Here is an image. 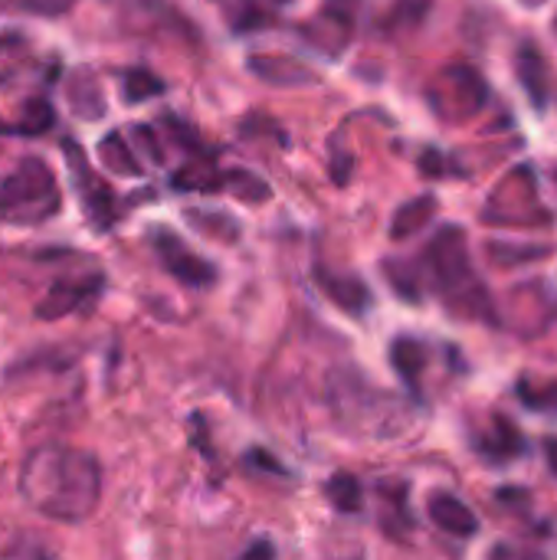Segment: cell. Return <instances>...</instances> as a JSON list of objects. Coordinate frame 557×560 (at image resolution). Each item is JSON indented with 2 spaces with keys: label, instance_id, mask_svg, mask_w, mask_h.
I'll return each mask as SVG.
<instances>
[{
  "label": "cell",
  "instance_id": "1",
  "mask_svg": "<svg viewBox=\"0 0 557 560\" xmlns=\"http://www.w3.org/2000/svg\"><path fill=\"white\" fill-rule=\"evenodd\" d=\"M20 495L43 518L79 525L102 499V466L92 453L39 446L20 466Z\"/></svg>",
  "mask_w": 557,
  "mask_h": 560
},
{
  "label": "cell",
  "instance_id": "2",
  "mask_svg": "<svg viewBox=\"0 0 557 560\" xmlns=\"http://www.w3.org/2000/svg\"><path fill=\"white\" fill-rule=\"evenodd\" d=\"M423 285H430L453 315L463 318H489V289L479 282L473 262H469V246L466 233L460 226H443L430 240L423 259L417 262Z\"/></svg>",
  "mask_w": 557,
  "mask_h": 560
},
{
  "label": "cell",
  "instance_id": "3",
  "mask_svg": "<svg viewBox=\"0 0 557 560\" xmlns=\"http://www.w3.org/2000/svg\"><path fill=\"white\" fill-rule=\"evenodd\" d=\"M62 194L43 158H26L13 174L0 180V223L7 226H39L56 217Z\"/></svg>",
  "mask_w": 557,
  "mask_h": 560
},
{
  "label": "cell",
  "instance_id": "4",
  "mask_svg": "<svg viewBox=\"0 0 557 560\" xmlns=\"http://www.w3.org/2000/svg\"><path fill=\"white\" fill-rule=\"evenodd\" d=\"M427 102L443 121H469L473 115H479L486 108L489 85L479 69H473L466 62H453L430 82Z\"/></svg>",
  "mask_w": 557,
  "mask_h": 560
},
{
  "label": "cell",
  "instance_id": "5",
  "mask_svg": "<svg viewBox=\"0 0 557 560\" xmlns=\"http://www.w3.org/2000/svg\"><path fill=\"white\" fill-rule=\"evenodd\" d=\"M62 154H66V161H69V174H72V180H76V187H79V200H82V207H85L92 226H95L98 233L112 230V226L118 223V197H115V190L89 167L85 151H82L72 138L62 141Z\"/></svg>",
  "mask_w": 557,
  "mask_h": 560
},
{
  "label": "cell",
  "instance_id": "6",
  "mask_svg": "<svg viewBox=\"0 0 557 560\" xmlns=\"http://www.w3.org/2000/svg\"><path fill=\"white\" fill-rule=\"evenodd\" d=\"M151 243H154V253L158 259L164 262V269L187 289H210L217 282V266L207 262L204 256H197L194 249L184 246V240L171 230H154L151 233Z\"/></svg>",
  "mask_w": 557,
  "mask_h": 560
},
{
  "label": "cell",
  "instance_id": "7",
  "mask_svg": "<svg viewBox=\"0 0 557 560\" xmlns=\"http://www.w3.org/2000/svg\"><path fill=\"white\" fill-rule=\"evenodd\" d=\"M299 33H302V39H305L315 52H322V56H328V59H338V56L351 46L355 16H351L348 10H341V7H325V10H318L315 16H309V20L299 26Z\"/></svg>",
  "mask_w": 557,
  "mask_h": 560
},
{
  "label": "cell",
  "instance_id": "8",
  "mask_svg": "<svg viewBox=\"0 0 557 560\" xmlns=\"http://www.w3.org/2000/svg\"><path fill=\"white\" fill-rule=\"evenodd\" d=\"M102 289H105V279H102V276H89V279H56V282L49 285V292L39 299L36 318H43V322L66 318V315H72L76 308H82L89 299H95Z\"/></svg>",
  "mask_w": 557,
  "mask_h": 560
},
{
  "label": "cell",
  "instance_id": "9",
  "mask_svg": "<svg viewBox=\"0 0 557 560\" xmlns=\"http://www.w3.org/2000/svg\"><path fill=\"white\" fill-rule=\"evenodd\" d=\"M515 72H519V82H522L525 98L532 102V108L535 112H548V105H552V69H548V59L532 43L519 46Z\"/></svg>",
  "mask_w": 557,
  "mask_h": 560
},
{
  "label": "cell",
  "instance_id": "10",
  "mask_svg": "<svg viewBox=\"0 0 557 560\" xmlns=\"http://www.w3.org/2000/svg\"><path fill=\"white\" fill-rule=\"evenodd\" d=\"M250 72L269 85H279V89H302V85H315L318 82V72H312L305 62L292 59V56H279V52H269V56H250L246 59Z\"/></svg>",
  "mask_w": 557,
  "mask_h": 560
},
{
  "label": "cell",
  "instance_id": "11",
  "mask_svg": "<svg viewBox=\"0 0 557 560\" xmlns=\"http://www.w3.org/2000/svg\"><path fill=\"white\" fill-rule=\"evenodd\" d=\"M315 282L322 285V292L348 315H364L371 308V289L364 279L351 276V272H328V269H315Z\"/></svg>",
  "mask_w": 557,
  "mask_h": 560
},
{
  "label": "cell",
  "instance_id": "12",
  "mask_svg": "<svg viewBox=\"0 0 557 560\" xmlns=\"http://www.w3.org/2000/svg\"><path fill=\"white\" fill-rule=\"evenodd\" d=\"M427 512H430V522H433L440 532L453 535V538H476V532H479L476 512H473L463 499H456V495H450V492L430 495Z\"/></svg>",
  "mask_w": 557,
  "mask_h": 560
},
{
  "label": "cell",
  "instance_id": "13",
  "mask_svg": "<svg viewBox=\"0 0 557 560\" xmlns=\"http://www.w3.org/2000/svg\"><path fill=\"white\" fill-rule=\"evenodd\" d=\"M476 450L489 463H512V459L525 456L529 443H525V436L506 417H496L492 420V430H486V436L476 440Z\"/></svg>",
  "mask_w": 557,
  "mask_h": 560
},
{
  "label": "cell",
  "instance_id": "14",
  "mask_svg": "<svg viewBox=\"0 0 557 560\" xmlns=\"http://www.w3.org/2000/svg\"><path fill=\"white\" fill-rule=\"evenodd\" d=\"M171 187L190 190V194H213V190H223V171L210 158H194L174 171Z\"/></svg>",
  "mask_w": 557,
  "mask_h": 560
},
{
  "label": "cell",
  "instance_id": "15",
  "mask_svg": "<svg viewBox=\"0 0 557 560\" xmlns=\"http://www.w3.org/2000/svg\"><path fill=\"white\" fill-rule=\"evenodd\" d=\"M437 210H440V203H437V197H433V194H420V197L407 200V203L394 213L391 240L404 243V240L417 236V233H420V230L437 217Z\"/></svg>",
  "mask_w": 557,
  "mask_h": 560
},
{
  "label": "cell",
  "instance_id": "16",
  "mask_svg": "<svg viewBox=\"0 0 557 560\" xmlns=\"http://www.w3.org/2000/svg\"><path fill=\"white\" fill-rule=\"evenodd\" d=\"M98 161H102V167H108L118 177H138L144 171L141 167V158L131 151V144L121 138V131H108L98 141Z\"/></svg>",
  "mask_w": 557,
  "mask_h": 560
},
{
  "label": "cell",
  "instance_id": "17",
  "mask_svg": "<svg viewBox=\"0 0 557 560\" xmlns=\"http://www.w3.org/2000/svg\"><path fill=\"white\" fill-rule=\"evenodd\" d=\"M427 361H430V351H427V345L417 341V338H397V341L391 345V364H394V371H397L410 387L420 384V377H423V371H427Z\"/></svg>",
  "mask_w": 557,
  "mask_h": 560
},
{
  "label": "cell",
  "instance_id": "18",
  "mask_svg": "<svg viewBox=\"0 0 557 560\" xmlns=\"http://www.w3.org/2000/svg\"><path fill=\"white\" fill-rule=\"evenodd\" d=\"M223 190H230L236 200H243V203H250V207L266 203V200L272 197V187H269L259 174H253V171H246V167L223 171Z\"/></svg>",
  "mask_w": 557,
  "mask_h": 560
},
{
  "label": "cell",
  "instance_id": "19",
  "mask_svg": "<svg viewBox=\"0 0 557 560\" xmlns=\"http://www.w3.org/2000/svg\"><path fill=\"white\" fill-rule=\"evenodd\" d=\"M56 121V112L46 98H30L26 108H23V121L20 125H7L0 121V135H23V138H36V135H46Z\"/></svg>",
  "mask_w": 557,
  "mask_h": 560
},
{
  "label": "cell",
  "instance_id": "20",
  "mask_svg": "<svg viewBox=\"0 0 557 560\" xmlns=\"http://www.w3.org/2000/svg\"><path fill=\"white\" fill-rule=\"evenodd\" d=\"M325 499H328L338 512L358 515L361 505H364V489H361V482H358L351 472H335V476L325 482Z\"/></svg>",
  "mask_w": 557,
  "mask_h": 560
},
{
  "label": "cell",
  "instance_id": "21",
  "mask_svg": "<svg viewBox=\"0 0 557 560\" xmlns=\"http://www.w3.org/2000/svg\"><path fill=\"white\" fill-rule=\"evenodd\" d=\"M427 13H430V0H401V3L391 7V13L381 23V30L387 36H407V33L420 30V23L427 20Z\"/></svg>",
  "mask_w": 557,
  "mask_h": 560
},
{
  "label": "cell",
  "instance_id": "22",
  "mask_svg": "<svg viewBox=\"0 0 557 560\" xmlns=\"http://www.w3.org/2000/svg\"><path fill=\"white\" fill-rule=\"evenodd\" d=\"M69 105H72V112L82 115V118H98V115H102L105 98H102L98 82H95L89 72H79V75L72 79V85H69Z\"/></svg>",
  "mask_w": 557,
  "mask_h": 560
},
{
  "label": "cell",
  "instance_id": "23",
  "mask_svg": "<svg viewBox=\"0 0 557 560\" xmlns=\"http://www.w3.org/2000/svg\"><path fill=\"white\" fill-rule=\"evenodd\" d=\"M187 220L194 230H200L204 236L223 240V243H236L240 240V223L230 213H210V210H187Z\"/></svg>",
  "mask_w": 557,
  "mask_h": 560
},
{
  "label": "cell",
  "instance_id": "24",
  "mask_svg": "<svg viewBox=\"0 0 557 560\" xmlns=\"http://www.w3.org/2000/svg\"><path fill=\"white\" fill-rule=\"evenodd\" d=\"M519 400L532 410V413H545V417H557V381H542V384H532L529 377L519 381L515 387Z\"/></svg>",
  "mask_w": 557,
  "mask_h": 560
},
{
  "label": "cell",
  "instance_id": "25",
  "mask_svg": "<svg viewBox=\"0 0 557 560\" xmlns=\"http://www.w3.org/2000/svg\"><path fill=\"white\" fill-rule=\"evenodd\" d=\"M384 276H387V282L394 285V292H397L404 302H420V295H423V279H420V272H417L410 262H394V259H387V262H384Z\"/></svg>",
  "mask_w": 557,
  "mask_h": 560
},
{
  "label": "cell",
  "instance_id": "26",
  "mask_svg": "<svg viewBox=\"0 0 557 560\" xmlns=\"http://www.w3.org/2000/svg\"><path fill=\"white\" fill-rule=\"evenodd\" d=\"M164 92V79H158L154 72L148 69H131L125 72L121 79V95L125 102H148V98H158Z\"/></svg>",
  "mask_w": 557,
  "mask_h": 560
},
{
  "label": "cell",
  "instance_id": "27",
  "mask_svg": "<svg viewBox=\"0 0 557 560\" xmlns=\"http://www.w3.org/2000/svg\"><path fill=\"white\" fill-rule=\"evenodd\" d=\"M243 3H246V10L240 13L236 26H240V30H250V26L269 23V13L279 10V7H289L292 0H243Z\"/></svg>",
  "mask_w": 557,
  "mask_h": 560
},
{
  "label": "cell",
  "instance_id": "28",
  "mask_svg": "<svg viewBox=\"0 0 557 560\" xmlns=\"http://www.w3.org/2000/svg\"><path fill=\"white\" fill-rule=\"evenodd\" d=\"M135 138H138V144H141L148 154H151V161L158 164V161H161V148H158V138H154V131H151L148 125H138V128H135Z\"/></svg>",
  "mask_w": 557,
  "mask_h": 560
},
{
  "label": "cell",
  "instance_id": "29",
  "mask_svg": "<svg viewBox=\"0 0 557 560\" xmlns=\"http://www.w3.org/2000/svg\"><path fill=\"white\" fill-rule=\"evenodd\" d=\"M250 463H256V466H263V469H272V472L286 476V469H282L276 459H269V453H263V450H253V453H250Z\"/></svg>",
  "mask_w": 557,
  "mask_h": 560
},
{
  "label": "cell",
  "instance_id": "30",
  "mask_svg": "<svg viewBox=\"0 0 557 560\" xmlns=\"http://www.w3.org/2000/svg\"><path fill=\"white\" fill-rule=\"evenodd\" d=\"M276 555V548L269 545V541H259V545H253V548H246L243 551V558L250 560V558H272Z\"/></svg>",
  "mask_w": 557,
  "mask_h": 560
},
{
  "label": "cell",
  "instance_id": "31",
  "mask_svg": "<svg viewBox=\"0 0 557 560\" xmlns=\"http://www.w3.org/2000/svg\"><path fill=\"white\" fill-rule=\"evenodd\" d=\"M3 7H20V10H33V13H46L43 0H0Z\"/></svg>",
  "mask_w": 557,
  "mask_h": 560
},
{
  "label": "cell",
  "instance_id": "32",
  "mask_svg": "<svg viewBox=\"0 0 557 560\" xmlns=\"http://www.w3.org/2000/svg\"><path fill=\"white\" fill-rule=\"evenodd\" d=\"M46 3V13H59V10H66L72 0H43Z\"/></svg>",
  "mask_w": 557,
  "mask_h": 560
},
{
  "label": "cell",
  "instance_id": "33",
  "mask_svg": "<svg viewBox=\"0 0 557 560\" xmlns=\"http://www.w3.org/2000/svg\"><path fill=\"white\" fill-rule=\"evenodd\" d=\"M545 450H548V459H552V469L557 472V440H548L545 443Z\"/></svg>",
  "mask_w": 557,
  "mask_h": 560
},
{
  "label": "cell",
  "instance_id": "34",
  "mask_svg": "<svg viewBox=\"0 0 557 560\" xmlns=\"http://www.w3.org/2000/svg\"><path fill=\"white\" fill-rule=\"evenodd\" d=\"M522 7H529V10H538V7H545L548 0H519Z\"/></svg>",
  "mask_w": 557,
  "mask_h": 560
},
{
  "label": "cell",
  "instance_id": "35",
  "mask_svg": "<svg viewBox=\"0 0 557 560\" xmlns=\"http://www.w3.org/2000/svg\"><path fill=\"white\" fill-rule=\"evenodd\" d=\"M555 36H557V16H555Z\"/></svg>",
  "mask_w": 557,
  "mask_h": 560
}]
</instances>
